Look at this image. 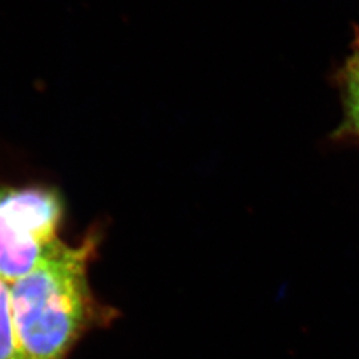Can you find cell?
I'll return each mask as SVG.
<instances>
[{
  "label": "cell",
  "instance_id": "1",
  "mask_svg": "<svg viewBox=\"0 0 359 359\" xmlns=\"http://www.w3.org/2000/svg\"><path fill=\"white\" fill-rule=\"evenodd\" d=\"M100 233L80 244L59 240L38 265L11 283L13 326L23 359H67L81 335L114 321L117 313L92 293L88 269Z\"/></svg>",
  "mask_w": 359,
  "mask_h": 359
},
{
  "label": "cell",
  "instance_id": "2",
  "mask_svg": "<svg viewBox=\"0 0 359 359\" xmlns=\"http://www.w3.org/2000/svg\"><path fill=\"white\" fill-rule=\"evenodd\" d=\"M62 219L55 191L0 185V277L13 283L34 269L60 240Z\"/></svg>",
  "mask_w": 359,
  "mask_h": 359
},
{
  "label": "cell",
  "instance_id": "3",
  "mask_svg": "<svg viewBox=\"0 0 359 359\" xmlns=\"http://www.w3.org/2000/svg\"><path fill=\"white\" fill-rule=\"evenodd\" d=\"M333 80L342 103V120L334 130V140L359 142V26H354L350 52L334 71Z\"/></svg>",
  "mask_w": 359,
  "mask_h": 359
},
{
  "label": "cell",
  "instance_id": "4",
  "mask_svg": "<svg viewBox=\"0 0 359 359\" xmlns=\"http://www.w3.org/2000/svg\"><path fill=\"white\" fill-rule=\"evenodd\" d=\"M0 359H23L18 346L11 305V283L0 277Z\"/></svg>",
  "mask_w": 359,
  "mask_h": 359
}]
</instances>
